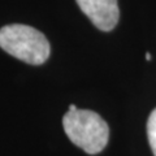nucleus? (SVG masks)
Wrapping results in <instances>:
<instances>
[{"label":"nucleus","mask_w":156,"mask_h":156,"mask_svg":"<svg viewBox=\"0 0 156 156\" xmlns=\"http://www.w3.org/2000/svg\"><path fill=\"white\" fill-rule=\"evenodd\" d=\"M62 126L68 138L90 155L100 152L108 143V125L92 111H68L62 119Z\"/></svg>","instance_id":"obj_1"},{"label":"nucleus","mask_w":156,"mask_h":156,"mask_svg":"<svg viewBox=\"0 0 156 156\" xmlns=\"http://www.w3.org/2000/svg\"><path fill=\"white\" fill-rule=\"evenodd\" d=\"M0 47L13 57L31 65L43 64L51 52L44 34L20 23L0 29Z\"/></svg>","instance_id":"obj_2"},{"label":"nucleus","mask_w":156,"mask_h":156,"mask_svg":"<svg viewBox=\"0 0 156 156\" xmlns=\"http://www.w3.org/2000/svg\"><path fill=\"white\" fill-rule=\"evenodd\" d=\"M76 2L81 11L99 30L109 31L119 22L120 11L117 0H76Z\"/></svg>","instance_id":"obj_3"},{"label":"nucleus","mask_w":156,"mask_h":156,"mask_svg":"<svg viewBox=\"0 0 156 156\" xmlns=\"http://www.w3.org/2000/svg\"><path fill=\"white\" fill-rule=\"evenodd\" d=\"M147 136L154 155L156 156V108L151 112L147 121Z\"/></svg>","instance_id":"obj_4"},{"label":"nucleus","mask_w":156,"mask_h":156,"mask_svg":"<svg viewBox=\"0 0 156 156\" xmlns=\"http://www.w3.org/2000/svg\"><path fill=\"white\" fill-rule=\"evenodd\" d=\"M76 109H78V108H77L74 104H70V105H69V111H76Z\"/></svg>","instance_id":"obj_5"},{"label":"nucleus","mask_w":156,"mask_h":156,"mask_svg":"<svg viewBox=\"0 0 156 156\" xmlns=\"http://www.w3.org/2000/svg\"><path fill=\"white\" fill-rule=\"evenodd\" d=\"M146 57H147V60H150V58H151V55H150V53H146Z\"/></svg>","instance_id":"obj_6"}]
</instances>
